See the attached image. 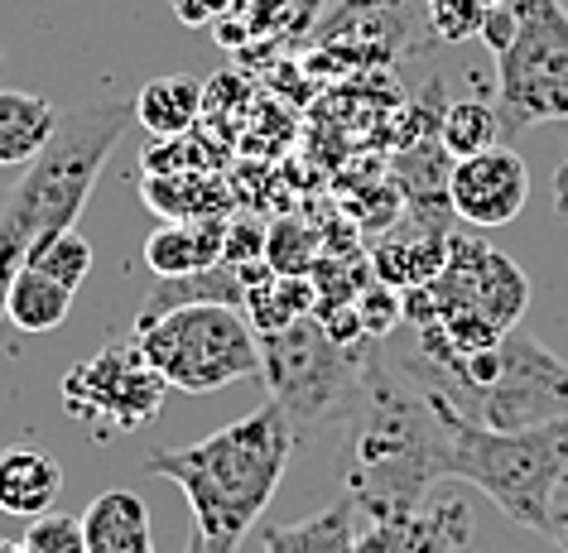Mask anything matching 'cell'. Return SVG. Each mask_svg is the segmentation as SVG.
<instances>
[{"mask_svg":"<svg viewBox=\"0 0 568 553\" xmlns=\"http://www.w3.org/2000/svg\"><path fill=\"white\" fill-rule=\"evenodd\" d=\"M491 6H506V0H487V10H491Z\"/></svg>","mask_w":568,"mask_h":553,"instance_id":"34","label":"cell"},{"mask_svg":"<svg viewBox=\"0 0 568 553\" xmlns=\"http://www.w3.org/2000/svg\"><path fill=\"white\" fill-rule=\"evenodd\" d=\"M424 20H429V34L444 39V44L481 39V24H487V0H424Z\"/></svg>","mask_w":568,"mask_h":553,"instance_id":"25","label":"cell"},{"mask_svg":"<svg viewBox=\"0 0 568 553\" xmlns=\"http://www.w3.org/2000/svg\"><path fill=\"white\" fill-rule=\"evenodd\" d=\"M395 361L477 429L516 433L568 419V361L516 328L501 342L448 361H424L419 351H400Z\"/></svg>","mask_w":568,"mask_h":553,"instance_id":"4","label":"cell"},{"mask_svg":"<svg viewBox=\"0 0 568 553\" xmlns=\"http://www.w3.org/2000/svg\"><path fill=\"white\" fill-rule=\"evenodd\" d=\"M438 145H444L453 160H473V154L501 145V116L487 102H453L438 116Z\"/></svg>","mask_w":568,"mask_h":553,"instance_id":"23","label":"cell"},{"mask_svg":"<svg viewBox=\"0 0 568 553\" xmlns=\"http://www.w3.org/2000/svg\"><path fill=\"white\" fill-rule=\"evenodd\" d=\"M135 347L169 390L212 395L261 376V332L232 304H189L135 322Z\"/></svg>","mask_w":568,"mask_h":553,"instance_id":"7","label":"cell"},{"mask_svg":"<svg viewBox=\"0 0 568 553\" xmlns=\"http://www.w3.org/2000/svg\"><path fill=\"white\" fill-rule=\"evenodd\" d=\"M448 260V232H434V226H419V236L409 240H386L376 246L372 255V269L376 279L395 294H409V289H424L429 279L444 269Z\"/></svg>","mask_w":568,"mask_h":553,"instance_id":"17","label":"cell"},{"mask_svg":"<svg viewBox=\"0 0 568 553\" xmlns=\"http://www.w3.org/2000/svg\"><path fill=\"white\" fill-rule=\"evenodd\" d=\"M366 357L372 342H337L314 314L261 337V380L270 386V404H280L300 443L362 404Z\"/></svg>","mask_w":568,"mask_h":553,"instance_id":"6","label":"cell"},{"mask_svg":"<svg viewBox=\"0 0 568 553\" xmlns=\"http://www.w3.org/2000/svg\"><path fill=\"white\" fill-rule=\"evenodd\" d=\"M183 553H212L207 544H203V539H197V534H189V544H183Z\"/></svg>","mask_w":568,"mask_h":553,"instance_id":"32","label":"cell"},{"mask_svg":"<svg viewBox=\"0 0 568 553\" xmlns=\"http://www.w3.org/2000/svg\"><path fill=\"white\" fill-rule=\"evenodd\" d=\"M438 400V395H434ZM448 423V481L477 487L510 524L545 534L549 510L568 487V419L491 433L438 400Z\"/></svg>","mask_w":568,"mask_h":553,"instance_id":"5","label":"cell"},{"mask_svg":"<svg viewBox=\"0 0 568 553\" xmlns=\"http://www.w3.org/2000/svg\"><path fill=\"white\" fill-rule=\"evenodd\" d=\"M59 131V106L34 92H0V168L34 164Z\"/></svg>","mask_w":568,"mask_h":553,"instance_id":"16","label":"cell"},{"mask_svg":"<svg viewBox=\"0 0 568 553\" xmlns=\"http://www.w3.org/2000/svg\"><path fill=\"white\" fill-rule=\"evenodd\" d=\"M448 203L453 217L481 232L516 222L530 203V164L510 145H491L473 160H458L448 174Z\"/></svg>","mask_w":568,"mask_h":553,"instance_id":"10","label":"cell"},{"mask_svg":"<svg viewBox=\"0 0 568 553\" xmlns=\"http://www.w3.org/2000/svg\"><path fill=\"white\" fill-rule=\"evenodd\" d=\"M545 539L559 553H568V487L559 491V501H554V510H549V524H545Z\"/></svg>","mask_w":568,"mask_h":553,"instance_id":"30","label":"cell"},{"mask_svg":"<svg viewBox=\"0 0 568 553\" xmlns=\"http://www.w3.org/2000/svg\"><path fill=\"white\" fill-rule=\"evenodd\" d=\"M357 304V318H362V332L372 337V342H381V337H390V328L405 318V299L395 289H366Z\"/></svg>","mask_w":568,"mask_h":553,"instance_id":"27","label":"cell"},{"mask_svg":"<svg viewBox=\"0 0 568 553\" xmlns=\"http://www.w3.org/2000/svg\"><path fill=\"white\" fill-rule=\"evenodd\" d=\"M63 491V467L39 443H10L0 448V510L16 520H34L53 510Z\"/></svg>","mask_w":568,"mask_h":553,"instance_id":"12","label":"cell"},{"mask_svg":"<svg viewBox=\"0 0 568 553\" xmlns=\"http://www.w3.org/2000/svg\"><path fill=\"white\" fill-rule=\"evenodd\" d=\"M448 481L444 409L395 357L372 342L362 404L347 443V495L366 520L405 515L424 505V491Z\"/></svg>","mask_w":568,"mask_h":553,"instance_id":"1","label":"cell"},{"mask_svg":"<svg viewBox=\"0 0 568 553\" xmlns=\"http://www.w3.org/2000/svg\"><path fill=\"white\" fill-rule=\"evenodd\" d=\"M189 304H232V308H241V304H246V279H241V265H207V269H193V275L160 279L135 322L160 318V314H169V308H189Z\"/></svg>","mask_w":568,"mask_h":553,"instance_id":"18","label":"cell"},{"mask_svg":"<svg viewBox=\"0 0 568 553\" xmlns=\"http://www.w3.org/2000/svg\"><path fill=\"white\" fill-rule=\"evenodd\" d=\"M0 553H24V544H6V539H0Z\"/></svg>","mask_w":568,"mask_h":553,"instance_id":"33","label":"cell"},{"mask_svg":"<svg viewBox=\"0 0 568 553\" xmlns=\"http://www.w3.org/2000/svg\"><path fill=\"white\" fill-rule=\"evenodd\" d=\"M300 433L280 414V404H261L226 429L197 438L189 448H160L145 458V477H164L183 491L193 510V534L212 553H236L241 539L275 501Z\"/></svg>","mask_w":568,"mask_h":553,"instance_id":"2","label":"cell"},{"mask_svg":"<svg viewBox=\"0 0 568 553\" xmlns=\"http://www.w3.org/2000/svg\"><path fill=\"white\" fill-rule=\"evenodd\" d=\"M246 0H174V16L183 24H222L232 20V10H241Z\"/></svg>","mask_w":568,"mask_h":553,"instance_id":"29","label":"cell"},{"mask_svg":"<svg viewBox=\"0 0 568 553\" xmlns=\"http://www.w3.org/2000/svg\"><path fill=\"white\" fill-rule=\"evenodd\" d=\"M20 544H24V553H88L82 520L63 515V510H44V515H34Z\"/></svg>","mask_w":568,"mask_h":553,"instance_id":"26","label":"cell"},{"mask_svg":"<svg viewBox=\"0 0 568 553\" xmlns=\"http://www.w3.org/2000/svg\"><path fill=\"white\" fill-rule=\"evenodd\" d=\"M241 314L251 318L255 332H280L290 328V322H300L308 314H318V289L308 285L304 275H265L261 285L246 289V304H241Z\"/></svg>","mask_w":568,"mask_h":553,"instance_id":"21","label":"cell"},{"mask_svg":"<svg viewBox=\"0 0 568 553\" xmlns=\"http://www.w3.org/2000/svg\"><path fill=\"white\" fill-rule=\"evenodd\" d=\"M30 269H39V275H49V279H59L63 289L78 294L82 279L92 275V246H88V236H78L73 226H68V232L44 240V246L30 255Z\"/></svg>","mask_w":568,"mask_h":553,"instance_id":"24","label":"cell"},{"mask_svg":"<svg viewBox=\"0 0 568 553\" xmlns=\"http://www.w3.org/2000/svg\"><path fill=\"white\" fill-rule=\"evenodd\" d=\"M68 314H73V289H63L59 279L39 275V269L24 265L10 285V299H6V322L30 337H44L53 328H63Z\"/></svg>","mask_w":568,"mask_h":553,"instance_id":"20","label":"cell"},{"mask_svg":"<svg viewBox=\"0 0 568 553\" xmlns=\"http://www.w3.org/2000/svg\"><path fill=\"white\" fill-rule=\"evenodd\" d=\"M131 116V102H97L68 111V116H59V131H53L44 154L6 193V203H0V318H6L10 285L30 265V255L44 240L68 232L78 222V212L88 207Z\"/></svg>","mask_w":568,"mask_h":553,"instance_id":"3","label":"cell"},{"mask_svg":"<svg viewBox=\"0 0 568 553\" xmlns=\"http://www.w3.org/2000/svg\"><path fill=\"white\" fill-rule=\"evenodd\" d=\"M554 207L568 222V164H559V174H554Z\"/></svg>","mask_w":568,"mask_h":553,"instance_id":"31","label":"cell"},{"mask_svg":"<svg viewBox=\"0 0 568 553\" xmlns=\"http://www.w3.org/2000/svg\"><path fill=\"white\" fill-rule=\"evenodd\" d=\"M352 515H357V505H352V495H343L304 524H275V530H265V553H352L357 544Z\"/></svg>","mask_w":568,"mask_h":553,"instance_id":"22","label":"cell"},{"mask_svg":"<svg viewBox=\"0 0 568 553\" xmlns=\"http://www.w3.org/2000/svg\"><path fill=\"white\" fill-rule=\"evenodd\" d=\"M516 34L496 53V88H501V145L525 125L568 121V10L564 0H510Z\"/></svg>","mask_w":568,"mask_h":553,"instance_id":"8","label":"cell"},{"mask_svg":"<svg viewBox=\"0 0 568 553\" xmlns=\"http://www.w3.org/2000/svg\"><path fill=\"white\" fill-rule=\"evenodd\" d=\"M419 30V16L409 0H343L318 30V44H343L372 39V53H395L409 44V34Z\"/></svg>","mask_w":568,"mask_h":553,"instance_id":"13","label":"cell"},{"mask_svg":"<svg viewBox=\"0 0 568 553\" xmlns=\"http://www.w3.org/2000/svg\"><path fill=\"white\" fill-rule=\"evenodd\" d=\"M164 390L169 380L145 361V351L135 342H111L63 376V414L73 423H88L102 438L135 433L160 414Z\"/></svg>","mask_w":568,"mask_h":553,"instance_id":"9","label":"cell"},{"mask_svg":"<svg viewBox=\"0 0 568 553\" xmlns=\"http://www.w3.org/2000/svg\"><path fill=\"white\" fill-rule=\"evenodd\" d=\"M265 260V226L255 222H226V265Z\"/></svg>","mask_w":568,"mask_h":553,"instance_id":"28","label":"cell"},{"mask_svg":"<svg viewBox=\"0 0 568 553\" xmlns=\"http://www.w3.org/2000/svg\"><path fill=\"white\" fill-rule=\"evenodd\" d=\"M82 539L88 553H154L150 505L140 491H102L82 515Z\"/></svg>","mask_w":568,"mask_h":553,"instance_id":"14","label":"cell"},{"mask_svg":"<svg viewBox=\"0 0 568 553\" xmlns=\"http://www.w3.org/2000/svg\"><path fill=\"white\" fill-rule=\"evenodd\" d=\"M135 121L160 140H179L193 131V121L203 116V88L193 78H154L135 96Z\"/></svg>","mask_w":568,"mask_h":553,"instance_id":"19","label":"cell"},{"mask_svg":"<svg viewBox=\"0 0 568 553\" xmlns=\"http://www.w3.org/2000/svg\"><path fill=\"white\" fill-rule=\"evenodd\" d=\"M226 260V222L197 217V222H169L145 240V265L160 279L193 275V269L222 265Z\"/></svg>","mask_w":568,"mask_h":553,"instance_id":"15","label":"cell"},{"mask_svg":"<svg viewBox=\"0 0 568 553\" xmlns=\"http://www.w3.org/2000/svg\"><path fill=\"white\" fill-rule=\"evenodd\" d=\"M467 539H473V510L458 495H444L405 515L366 520L352 553H467Z\"/></svg>","mask_w":568,"mask_h":553,"instance_id":"11","label":"cell"}]
</instances>
